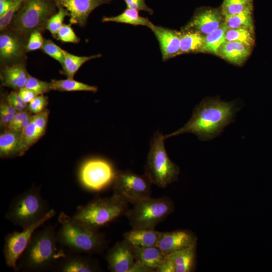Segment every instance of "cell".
Wrapping results in <instances>:
<instances>
[{
	"instance_id": "ac0fdd59",
	"label": "cell",
	"mask_w": 272,
	"mask_h": 272,
	"mask_svg": "<svg viewBox=\"0 0 272 272\" xmlns=\"http://www.w3.org/2000/svg\"><path fill=\"white\" fill-rule=\"evenodd\" d=\"M132 248L135 262L148 269L150 272L156 271L165 260L166 256L157 246L148 247L132 246Z\"/></svg>"
},
{
	"instance_id": "ffe728a7",
	"label": "cell",
	"mask_w": 272,
	"mask_h": 272,
	"mask_svg": "<svg viewBox=\"0 0 272 272\" xmlns=\"http://www.w3.org/2000/svg\"><path fill=\"white\" fill-rule=\"evenodd\" d=\"M57 265V270L61 272H95L100 270L93 260L78 255H67Z\"/></svg>"
},
{
	"instance_id": "5b68a950",
	"label": "cell",
	"mask_w": 272,
	"mask_h": 272,
	"mask_svg": "<svg viewBox=\"0 0 272 272\" xmlns=\"http://www.w3.org/2000/svg\"><path fill=\"white\" fill-rule=\"evenodd\" d=\"M50 210L40 190L33 187L13 198L5 218L23 229L42 220Z\"/></svg>"
},
{
	"instance_id": "7402d4cb",
	"label": "cell",
	"mask_w": 272,
	"mask_h": 272,
	"mask_svg": "<svg viewBox=\"0 0 272 272\" xmlns=\"http://www.w3.org/2000/svg\"><path fill=\"white\" fill-rule=\"evenodd\" d=\"M29 76L22 64L6 66L2 71V85L16 90H20L25 87Z\"/></svg>"
},
{
	"instance_id": "5bb4252c",
	"label": "cell",
	"mask_w": 272,
	"mask_h": 272,
	"mask_svg": "<svg viewBox=\"0 0 272 272\" xmlns=\"http://www.w3.org/2000/svg\"><path fill=\"white\" fill-rule=\"evenodd\" d=\"M56 6L63 8L69 13L71 24L84 25L91 13L110 0H53Z\"/></svg>"
},
{
	"instance_id": "2e32d148",
	"label": "cell",
	"mask_w": 272,
	"mask_h": 272,
	"mask_svg": "<svg viewBox=\"0 0 272 272\" xmlns=\"http://www.w3.org/2000/svg\"><path fill=\"white\" fill-rule=\"evenodd\" d=\"M224 22L221 10L204 8L197 10L186 26L187 30L207 35L218 29Z\"/></svg>"
},
{
	"instance_id": "7c38bea8",
	"label": "cell",
	"mask_w": 272,
	"mask_h": 272,
	"mask_svg": "<svg viewBox=\"0 0 272 272\" xmlns=\"http://www.w3.org/2000/svg\"><path fill=\"white\" fill-rule=\"evenodd\" d=\"M105 258L112 272H131L136 263L132 246L124 239L108 250Z\"/></svg>"
},
{
	"instance_id": "603a6c76",
	"label": "cell",
	"mask_w": 272,
	"mask_h": 272,
	"mask_svg": "<svg viewBox=\"0 0 272 272\" xmlns=\"http://www.w3.org/2000/svg\"><path fill=\"white\" fill-rule=\"evenodd\" d=\"M22 131L7 129L0 135V156L2 158L21 156Z\"/></svg>"
},
{
	"instance_id": "e575fe53",
	"label": "cell",
	"mask_w": 272,
	"mask_h": 272,
	"mask_svg": "<svg viewBox=\"0 0 272 272\" xmlns=\"http://www.w3.org/2000/svg\"><path fill=\"white\" fill-rule=\"evenodd\" d=\"M25 87L33 91L38 95H43L51 90L50 82L43 81L31 76H29Z\"/></svg>"
},
{
	"instance_id": "7bdbcfd3",
	"label": "cell",
	"mask_w": 272,
	"mask_h": 272,
	"mask_svg": "<svg viewBox=\"0 0 272 272\" xmlns=\"http://www.w3.org/2000/svg\"><path fill=\"white\" fill-rule=\"evenodd\" d=\"M126 5V8L139 11L148 12L150 14H153V10L149 8L146 4L145 0H123Z\"/></svg>"
},
{
	"instance_id": "8d00e7d4",
	"label": "cell",
	"mask_w": 272,
	"mask_h": 272,
	"mask_svg": "<svg viewBox=\"0 0 272 272\" xmlns=\"http://www.w3.org/2000/svg\"><path fill=\"white\" fill-rule=\"evenodd\" d=\"M25 1V0L13 1V3L8 11L5 15L0 17L1 30L5 29L8 27L13 19L15 14L18 12Z\"/></svg>"
},
{
	"instance_id": "7a4b0ae2",
	"label": "cell",
	"mask_w": 272,
	"mask_h": 272,
	"mask_svg": "<svg viewBox=\"0 0 272 272\" xmlns=\"http://www.w3.org/2000/svg\"><path fill=\"white\" fill-rule=\"evenodd\" d=\"M66 256L58 242L55 226L49 224L34 233L18 260V268L30 271L45 270Z\"/></svg>"
},
{
	"instance_id": "b9f144b4",
	"label": "cell",
	"mask_w": 272,
	"mask_h": 272,
	"mask_svg": "<svg viewBox=\"0 0 272 272\" xmlns=\"http://www.w3.org/2000/svg\"><path fill=\"white\" fill-rule=\"evenodd\" d=\"M44 40L38 30H34L31 33L26 49L28 51H34L42 48Z\"/></svg>"
},
{
	"instance_id": "bcb514c9",
	"label": "cell",
	"mask_w": 272,
	"mask_h": 272,
	"mask_svg": "<svg viewBox=\"0 0 272 272\" xmlns=\"http://www.w3.org/2000/svg\"><path fill=\"white\" fill-rule=\"evenodd\" d=\"M15 115L0 109V123L1 127L6 129H8Z\"/></svg>"
},
{
	"instance_id": "9c48e42d",
	"label": "cell",
	"mask_w": 272,
	"mask_h": 272,
	"mask_svg": "<svg viewBox=\"0 0 272 272\" xmlns=\"http://www.w3.org/2000/svg\"><path fill=\"white\" fill-rule=\"evenodd\" d=\"M53 0H25L13 18L15 28L22 32L37 30L44 26L55 10Z\"/></svg>"
},
{
	"instance_id": "7dc6e473",
	"label": "cell",
	"mask_w": 272,
	"mask_h": 272,
	"mask_svg": "<svg viewBox=\"0 0 272 272\" xmlns=\"http://www.w3.org/2000/svg\"><path fill=\"white\" fill-rule=\"evenodd\" d=\"M13 0L0 2V17L5 15L9 10Z\"/></svg>"
},
{
	"instance_id": "d4e9b609",
	"label": "cell",
	"mask_w": 272,
	"mask_h": 272,
	"mask_svg": "<svg viewBox=\"0 0 272 272\" xmlns=\"http://www.w3.org/2000/svg\"><path fill=\"white\" fill-rule=\"evenodd\" d=\"M22 45L17 38L7 34L0 36V55L2 59L10 60L21 56Z\"/></svg>"
},
{
	"instance_id": "681fc988",
	"label": "cell",
	"mask_w": 272,
	"mask_h": 272,
	"mask_svg": "<svg viewBox=\"0 0 272 272\" xmlns=\"http://www.w3.org/2000/svg\"><path fill=\"white\" fill-rule=\"evenodd\" d=\"M6 1V0H0V2H3V1Z\"/></svg>"
},
{
	"instance_id": "30bf717a",
	"label": "cell",
	"mask_w": 272,
	"mask_h": 272,
	"mask_svg": "<svg viewBox=\"0 0 272 272\" xmlns=\"http://www.w3.org/2000/svg\"><path fill=\"white\" fill-rule=\"evenodd\" d=\"M152 184L145 174L140 175L129 170L118 171L112 184L113 194L133 205L151 197Z\"/></svg>"
},
{
	"instance_id": "4fadbf2b",
	"label": "cell",
	"mask_w": 272,
	"mask_h": 272,
	"mask_svg": "<svg viewBox=\"0 0 272 272\" xmlns=\"http://www.w3.org/2000/svg\"><path fill=\"white\" fill-rule=\"evenodd\" d=\"M196 244L166 257L163 264L156 272H191L195 268Z\"/></svg>"
},
{
	"instance_id": "60d3db41",
	"label": "cell",
	"mask_w": 272,
	"mask_h": 272,
	"mask_svg": "<svg viewBox=\"0 0 272 272\" xmlns=\"http://www.w3.org/2000/svg\"><path fill=\"white\" fill-rule=\"evenodd\" d=\"M49 113V110L45 109L41 112L34 114L32 117L33 121L42 136L46 131Z\"/></svg>"
},
{
	"instance_id": "6da1fadb",
	"label": "cell",
	"mask_w": 272,
	"mask_h": 272,
	"mask_svg": "<svg viewBox=\"0 0 272 272\" xmlns=\"http://www.w3.org/2000/svg\"><path fill=\"white\" fill-rule=\"evenodd\" d=\"M240 109L235 101L225 102L217 97L206 98L195 107L191 117L183 127L165 135V138L192 133L202 141L213 140L234 121Z\"/></svg>"
},
{
	"instance_id": "d590c367",
	"label": "cell",
	"mask_w": 272,
	"mask_h": 272,
	"mask_svg": "<svg viewBox=\"0 0 272 272\" xmlns=\"http://www.w3.org/2000/svg\"><path fill=\"white\" fill-rule=\"evenodd\" d=\"M42 50L46 54L58 61L61 64L63 62L64 55L62 49L51 40H44Z\"/></svg>"
},
{
	"instance_id": "f35d334b",
	"label": "cell",
	"mask_w": 272,
	"mask_h": 272,
	"mask_svg": "<svg viewBox=\"0 0 272 272\" xmlns=\"http://www.w3.org/2000/svg\"><path fill=\"white\" fill-rule=\"evenodd\" d=\"M47 104V98L43 95H39L28 104V109L30 112L37 114L44 110Z\"/></svg>"
},
{
	"instance_id": "83f0119b",
	"label": "cell",
	"mask_w": 272,
	"mask_h": 272,
	"mask_svg": "<svg viewBox=\"0 0 272 272\" xmlns=\"http://www.w3.org/2000/svg\"><path fill=\"white\" fill-rule=\"evenodd\" d=\"M204 35L194 31L181 33L179 54L201 52L203 45Z\"/></svg>"
},
{
	"instance_id": "8992f818",
	"label": "cell",
	"mask_w": 272,
	"mask_h": 272,
	"mask_svg": "<svg viewBox=\"0 0 272 272\" xmlns=\"http://www.w3.org/2000/svg\"><path fill=\"white\" fill-rule=\"evenodd\" d=\"M166 139L156 131L152 139L145 174L152 184L164 188L178 180L180 169L169 157L164 144Z\"/></svg>"
},
{
	"instance_id": "cb8c5ba5",
	"label": "cell",
	"mask_w": 272,
	"mask_h": 272,
	"mask_svg": "<svg viewBox=\"0 0 272 272\" xmlns=\"http://www.w3.org/2000/svg\"><path fill=\"white\" fill-rule=\"evenodd\" d=\"M102 21L104 22H113L134 26H145L151 29L155 26L148 19L141 16L138 11L127 8L118 15L103 17Z\"/></svg>"
},
{
	"instance_id": "f546056e",
	"label": "cell",
	"mask_w": 272,
	"mask_h": 272,
	"mask_svg": "<svg viewBox=\"0 0 272 272\" xmlns=\"http://www.w3.org/2000/svg\"><path fill=\"white\" fill-rule=\"evenodd\" d=\"M51 90L61 92L90 91L96 92L97 88L77 81L74 79L52 80L50 82Z\"/></svg>"
},
{
	"instance_id": "c3c4849f",
	"label": "cell",
	"mask_w": 272,
	"mask_h": 272,
	"mask_svg": "<svg viewBox=\"0 0 272 272\" xmlns=\"http://www.w3.org/2000/svg\"><path fill=\"white\" fill-rule=\"evenodd\" d=\"M0 109H3L12 114L15 115L18 112L11 106V105L7 101L1 102Z\"/></svg>"
},
{
	"instance_id": "484cf974",
	"label": "cell",
	"mask_w": 272,
	"mask_h": 272,
	"mask_svg": "<svg viewBox=\"0 0 272 272\" xmlns=\"http://www.w3.org/2000/svg\"><path fill=\"white\" fill-rule=\"evenodd\" d=\"M64 55V60L61 64L63 74L67 78L74 79V77L81 66L87 61L100 57V54L91 56H77L71 54L62 49Z\"/></svg>"
},
{
	"instance_id": "ba28073f",
	"label": "cell",
	"mask_w": 272,
	"mask_h": 272,
	"mask_svg": "<svg viewBox=\"0 0 272 272\" xmlns=\"http://www.w3.org/2000/svg\"><path fill=\"white\" fill-rule=\"evenodd\" d=\"M117 172L107 160L92 158L81 165L78 171L79 181L86 190L99 192L112 185Z\"/></svg>"
},
{
	"instance_id": "f6af8a7d",
	"label": "cell",
	"mask_w": 272,
	"mask_h": 272,
	"mask_svg": "<svg viewBox=\"0 0 272 272\" xmlns=\"http://www.w3.org/2000/svg\"><path fill=\"white\" fill-rule=\"evenodd\" d=\"M18 93L22 99L27 104L38 96L35 92L25 87L19 90Z\"/></svg>"
},
{
	"instance_id": "277c9868",
	"label": "cell",
	"mask_w": 272,
	"mask_h": 272,
	"mask_svg": "<svg viewBox=\"0 0 272 272\" xmlns=\"http://www.w3.org/2000/svg\"><path fill=\"white\" fill-rule=\"evenodd\" d=\"M128 203L119 196L98 197L78 207L72 217L80 223L98 230L118 217L125 215Z\"/></svg>"
},
{
	"instance_id": "d6986e66",
	"label": "cell",
	"mask_w": 272,
	"mask_h": 272,
	"mask_svg": "<svg viewBox=\"0 0 272 272\" xmlns=\"http://www.w3.org/2000/svg\"><path fill=\"white\" fill-rule=\"evenodd\" d=\"M161 233L155 229L132 228L124 233L123 237L133 247H148L157 246Z\"/></svg>"
},
{
	"instance_id": "1f68e13d",
	"label": "cell",
	"mask_w": 272,
	"mask_h": 272,
	"mask_svg": "<svg viewBox=\"0 0 272 272\" xmlns=\"http://www.w3.org/2000/svg\"><path fill=\"white\" fill-rule=\"evenodd\" d=\"M42 137L32 119L30 123L22 131L21 155H24Z\"/></svg>"
},
{
	"instance_id": "d6a6232c",
	"label": "cell",
	"mask_w": 272,
	"mask_h": 272,
	"mask_svg": "<svg viewBox=\"0 0 272 272\" xmlns=\"http://www.w3.org/2000/svg\"><path fill=\"white\" fill-rule=\"evenodd\" d=\"M253 33L246 28L228 29L226 33V41H237L251 47L254 43Z\"/></svg>"
},
{
	"instance_id": "74e56055",
	"label": "cell",
	"mask_w": 272,
	"mask_h": 272,
	"mask_svg": "<svg viewBox=\"0 0 272 272\" xmlns=\"http://www.w3.org/2000/svg\"><path fill=\"white\" fill-rule=\"evenodd\" d=\"M56 36L59 40L63 42L77 43L80 41L79 38L69 25L63 24Z\"/></svg>"
},
{
	"instance_id": "44dd1931",
	"label": "cell",
	"mask_w": 272,
	"mask_h": 272,
	"mask_svg": "<svg viewBox=\"0 0 272 272\" xmlns=\"http://www.w3.org/2000/svg\"><path fill=\"white\" fill-rule=\"evenodd\" d=\"M251 47L237 41H225L220 46L218 55L233 64L240 65L250 54Z\"/></svg>"
},
{
	"instance_id": "8fae6325",
	"label": "cell",
	"mask_w": 272,
	"mask_h": 272,
	"mask_svg": "<svg viewBox=\"0 0 272 272\" xmlns=\"http://www.w3.org/2000/svg\"><path fill=\"white\" fill-rule=\"evenodd\" d=\"M55 215V211L51 209L48 215L38 222L23 229L21 232H14L6 236L3 252L7 266L15 270H18V261L27 248L34 233Z\"/></svg>"
},
{
	"instance_id": "ee69618b",
	"label": "cell",
	"mask_w": 272,
	"mask_h": 272,
	"mask_svg": "<svg viewBox=\"0 0 272 272\" xmlns=\"http://www.w3.org/2000/svg\"><path fill=\"white\" fill-rule=\"evenodd\" d=\"M31 115L30 113L27 110L22 112H18L14 115L8 129L12 130H16L22 121Z\"/></svg>"
},
{
	"instance_id": "f1b7e54d",
	"label": "cell",
	"mask_w": 272,
	"mask_h": 272,
	"mask_svg": "<svg viewBox=\"0 0 272 272\" xmlns=\"http://www.w3.org/2000/svg\"><path fill=\"white\" fill-rule=\"evenodd\" d=\"M253 9L234 15L224 17V23L228 29L246 28L253 33Z\"/></svg>"
},
{
	"instance_id": "836d02e7",
	"label": "cell",
	"mask_w": 272,
	"mask_h": 272,
	"mask_svg": "<svg viewBox=\"0 0 272 272\" xmlns=\"http://www.w3.org/2000/svg\"><path fill=\"white\" fill-rule=\"evenodd\" d=\"M58 12L50 17L46 24L47 29L55 36L63 25L64 18L69 16V13L63 8L58 7Z\"/></svg>"
},
{
	"instance_id": "ab89813d",
	"label": "cell",
	"mask_w": 272,
	"mask_h": 272,
	"mask_svg": "<svg viewBox=\"0 0 272 272\" xmlns=\"http://www.w3.org/2000/svg\"><path fill=\"white\" fill-rule=\"evenodd\" d=\"M6 100L17 112L24 111L28 109V104L16 91L11 92L7 96Z\"/></svg>"
},
{
	"instance_id": "4dcf8cb0",
	"label": "cell",
	"mask_w": 272,
	"mask_h": 272,
	"mask_svg": "<svg viewBox=\"0 0 272 272\" xmlns=\"http://www.w3.org/2000/svg\"><path fill=\"white\" fill-rule=\"evenodd\" d=\"M253 9V0H223L221 12L223 16H228Z\"/></svg>"
},
{
	"instance_id": "4316f807",
	"label": "cell",
	"mask_w": 272,
	"mask_h": 272,
	"mask_svg": "<svg viewBox=\"0 0 272 272\" xmlns=\"http://www.w3.org/2000/svg\"><path fill=\"white\" fill-rule=\"evenodd\" d=\"M228 27L223 23L212 33L204 36L203 45L201 52L218 55L221 45L226 41V33Z\"/></svg>"
},
{
	"instance_id": "e0dca14e",
	"label": "cell",
	"mask_w": 272,
	"mask_h": 272,
	"mask_svg": "<svg viewBox=\"0 0 272 272\" xmlns=\"http://www.w3.org/2000/svg\"><path fill=\"white\" fill-rule=\"evenodd\" d=\"M151 30L159 42L163 60L179 54L180 32L158 26Z\"/></svg>"
},
{
	"instance_id": "9a60e30c",
	"label": "cell",
	"mask_w": 272,
	"mask_h": 272,
	"mask_svg": "<svg viewBox=\"0 0 272 272\" xmlns=\"http://www.w3.org/2000/svg\"><path fill=\"white\" fill-rule=\"evenodd\" d=\"M197 243L196 235L188 230L161 232L157 246L167 256Z\"/></svg>"
},
{
	"instance_id": "3957f363",
	"label": "cell",
	"mask_w": 272,
	"mask_h": 272,
	"mask_svg": "<svg viewBox=\"0 0 272 272\" xmlns=\"http://www.w3.org/2000/svg\"><path fill=\"white\" fill-rule=\"evenodd\" d=\"M60 226L57 231L60 245L74 253L88 254L101 253L106 241L98 230L87 226L63 212L58 216Z\"/></svg>"
},
{
	"instance_id": "52a82bcc",
	"label": "cell",
	"mask_w": 272,
	"mask_h": 272,
	"mask_svg": "<svg viewBox=\"0 0 272 272\" xmlns=\"http://www.w3.org/2000/svg\"><path fill=\"white\" fill-rule=\"evenodd\" d=\"M174 209V202L169 197H150L133 205L124 215L132 228L155 229Z\"/></svg>"
}]
</instances>
